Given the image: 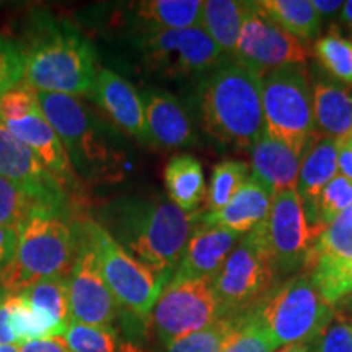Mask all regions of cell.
<instances>
[{
  "instance_id": "484cf974",
  "label": "cell",
  "mask_w": 352,
  "mask_h": 352,
  "mask_svg": "<svg viewBox=\"0 0 352 352\" xmlns=\"http://www.w3.org/2000/svg\"><path fill=\"white\" fill-rule=\"evenodd\" d=\"M250 2L208 0L202 2L201 28L209 34L223 57H232Z\"/></svg>"
},
{
  "instance_id": "ffe728a7",
  "label": "cell",
  "mask_w": 352,
  "mask_h": 352,
  "mask_svg": "<svg viewBox=\"0 0 352 352\" xmlns=\"http://www.w3.org/2000/svg\"><path fill=\"white\" fill-rule=\"evenodd\" d=\"M272 197L274 192L252 175L226 208L215 212H196V222L245 235L267 219Z\"/></svg>"
},
{
  "instance_id": "f35d334b",
  "label": "cell",
  "mask_w": 352,
  "mask_h": 352,
  "mask_svg": "<svg viewBox=\"0 0 352 352\" xmlns=\"http://www.w3.org/2000/svg\"><path fill=\"white\" fill-rule=\"evenodd\" d=\"M315 352H352V316L344 311H334Z\"/></svg>"
},
{
  "instance_id": "b9f144b4",
  "label": "cell",
  "mask_w": 352,
  "mask_h": 352,
  "mask_svg": "<svg viewBox=\"0 0 352 352\" xmlns=\"http://www.w3.org/2000/svg\"><path fill=\"white\" fill-rule=\"evenodd\" d=\"M20 352H70V349L63 336H56L23 342L20 346Z\"/></svg>"
},
{
  "instance_id": "8992f818",
  "label": "cell",
  "mask_w": 352,
  "mask_h": 352,
  "mask_svg": "<svg viewBox=\"0 0 352 352\" xmlns=\"http://www.w3.org/2000/svg\"><path fill=\"white\" fill-rule=\"evenodd\" d=\"M263 223L241 236L212 279L222 316H241L256 310L276 287L279 272Z\"/></svg>"
},
{
  "instance_id": "f907efd6",
  "label": "cell",
  "mask_w": 352,
  "mask_h": 352,
  "mask_svg": "<svg viewBox=\"0 0 352 352\" xmlns=\"http://www.w3.org/2000/svg\"><path fill=\"white\" fill-rule=\"evenodd\" d=\"M346 310H349L352 314V294L351 296H347V302H346Z\"/></svg>"
},
{
  "instance_id": "9a60e30c",
  "label": "cell",
  "mask_w": 352,
  "mask_h": 352,
  "mask_svg": "<svg viewBox=\"0 0 352 352\" xmlns=\"http://www.w3.org/2000/svg\"><path fill=\"white\" fill-rule=\"evenodd\" d=\"M0 176L23 189L34 201L51 208H70V197L32 148L0 121Z\"/></svg>"
},
{
  "instance_id": "f6af8a7d",
  "label": "cell",
  "mask_w": 352,
  "mask_h": 352,
  "mask_svg": "<svg viewBox=\"0 0 352 352\" xmlns=\"http://www.w3.org/2000/svg\"><path fill=\"white\" fill-rule=\"evenodd\" d=\"M344 2L341 0H331V2H327V0H314V7L316 8V12L320 13V16L323 15H333L334 12H340Z\"/></svg>"
},
{
  "instance_id": "6da1fadb",
  "label": "cell",
  "mask_w": 352,
  "mask_h": 352,
  "mask_svg": "<svg viewBox=\"0 0 352 352\" xmlns=\"http://www.w3.org/2000/svg\"><path fill=\"white\" fill-rule=\"evenodd\" d=\"M195 214L164 196H126L108 202L100 210L98 223L131 256L168 283L195 228Z\"/></svg>"
},
{
  "instance_id": "681fc988",
  "label": "cell",
  "mask_w": 352,
  "mask_h": 352,
  "mask_svg": "<svg viewBox=\"0 0 352 352\" xmlns=\"http://www.w3.org/2000/svg\"><path fill=\"white\" fill-rule=\"evenodd\" d=\"M0 352H20V347H16V346H2V347H0Z\"/></svg>"
},
{
  "instance_id": "7bdbcfd3",
  "label": "cell",
  "mask_w": 352,
  "mask_h": 352,
  "mask_svg": "<svg viewBox=\"0 0 352 352\" xmlns=\"http://www.w3.org/2000/svg\"><path fill=\"white\" fill-rule=\"evenodd\" d=\"M15 344H19V340L10 328V310L6 302L0 308V347Z\"/></svg>"
},
{
  "instance_id": "836d02e7",
  "label": "cell",
  "mask_w": 352,
  "mask_h": 352,
  "mask_svg": "<svg viewBox=\"0 0 352 352\" xmlns=\"http://www.w3.org/2000/svg\"><path fill=\"white\" fill-rule=\"evenodd\" d=\"M329 305L352 294V258L344 261H320L307 271Z\"/></svg>"
},
{
  "instance_id": "d6a6232c",
  "label": "cell",
  "mask_w": 352,
  "mask_h": 352,
  "mask_svg": "<svg viewBox=\"0 0 352 352\" xmlns=\"http://www.w3.org/2000/svg\"><path fill=\"white\" fill-rule=\"evenodd\" d=\"M250 179V166L241 160H223L214 166L208 188V209L204 212H215L230 202L239 189Z\"/></svg>"
},
{
  "instance_id": "e575fe53",
  "label": "cell",
  "mask_w": 352,
  "mask_h": 352,
  "mask_svg": "<svg viewBox=\"0 0 352 352\" xmlns=\"http://www.w3.org/2000/svg\"><path fill=\"white\" fill-rule=\"evenodd\" d=\"M70 352H116L118 340L114 328H98L70 321L64 333Z\"/></svg>"
},
{
  "instance_id": "8fae6325",
  "label": "cell",
  "mask_w": 352,
  "mask_h": 352,
  "mask_svg": "<svg viewBox=\"0 0 352 352\" xmlns=\"http://www.w3.org/2000/svg\"><path fill=\"white\" fill-rule=\"evenodd\" d=\"M219 316L212 279H170L153 307L152 323L166 346L206 328Z\"/></svg>"
},
{
  "instance_id": "c3c4849f",
  "label": "cell",
  "mask_w": 352,
  "mask_h": 352,
  "mask_svg": "<svg viewBox=\"0 0 352 352\" xmlns=\"http://www.w3.org/2000/svg\"><path fill=\"white\" fill-rule=\"evenodd\" d=\"M8 297H10V294H8L7 290L3 289V287H0V308H2L3 303L7 302V298H8Z\"/></svg>"
},
{
  "instance_id": "277c9868",
  "label": "cell",
  "mask_w": 352,
  "mask_h": 352,
  "mask_svg": "<svg viewBox=\"0 0 352 352\" xmlns=\"http://www.w3.org/2000/svg\"><path fill=\"white\" fill-rule=\"evenodd\" d=\"M76 252L72 209L38 204L19 230L15 256L0 272V287L15 296L36 280L69 276Z\"/></svg>"
},
{
  "instance_id": "7402d4cb",
  "label": "cell",
  "mask_w": 352,
  "mask_h": 352,
  "mask_svg": "<svg viewBox=\"0 0 352 352\" xmlns=\"http://www.w3.org/2000/svg\"><path fill=\"white\" fill-rule=\"evenodd\" d=\"M300 164L302 155L272 139L266 131L252 148L253 176L266 184L274 195L285 189H296Z\"/></svg>"
},
{
  "instance_id": "7dc6e473",
  "label": "cell",
  "mask_w": 352,
  "mask_h": 352,
  "mask_svg": "<svg viewBox=\"0 0 352 352\" xmlns=\"http://www.w3.org/2000/svg\"><path fill=\"white\" fill-rule=\"evenodd\" d=\"M277 352H308V346L307 344H290Z\"/></svg>"
},
{
  "instance_id": "7c38bea8",
  "label": "cell",
  "mask_w": 352,
  "mask_h": 352,
  "mask_svg": "<svg viewBox=\"0 0 352 352\" xmlns=\"http://www.w3.org/2000/svg\"><path fill=\"white\" fill-rule=\"evenodd\" d=\"M308 56L310 51L305 43L264 15L258 2H250L232 59L264 77L272 70L303 65Z\"/></svg>"
},
{
  "instance_id": "83f0119b",
  "label": "cell",
  "mask_w": 352,
  "mask_h": 352,
  "mask_svg": "<svg viewBox=\"0 0 352 352\" xmlns=\"http://www.w3.org/2000/svg\"><path fill=\"white\" fill-rule=\"evenodd\" d=\"M352 206V182L342 175H336L310 208H305L308 227L315 241L328 226Z\"/></svg>"
},
{
  "instance_id": "2e32d148",
  "label": "cell",
  "mask_w": 352,
  "mask_h": 352,
  "mask_svg": "<svg viewBox=\"0 0 352 352\" xmlns=\"http://www.w3.org/2000/svg\"><path fill=\"white\" fill-rule=\"evenodd\" d=\"M3 124L16 139L36 153L43 165L54 175L57 182L63 184L69 197H74V199L78 197L80 184H78L76 171L70 165L67 152H65L59 135L52 129L41 108L16 118V120L6 121Z\"/></svg>"
},
{
  "instance_id": "d6986e66",
  "label": "cell",
  "mask_w": 352,
  "mask_h": 352,
  "mask_svg": "<svg viewBox=\"0 0 352 352\" xmlns=\"http://www.w3.org/2000/svg\"><path fill=\"white\" fill-rule=\"evenodd\" d=\"M140 98L152 144L162 148H186L197 142L195 122L173 94L162 88H145Z\"/></svg>"
},
{
  "instance_id": "816d5d0a",
  "label": "cell",
  "mask_w": 352,
  "mask_h": 352,
  "mask_svg": "<svg viewBox=\"0 0 352 352\" xmlns=\"http://www.w3.org/2000/svg\"><path fill=\"white\" fill-rule=\"evenodd\" d=\"M347 142H351V144H352V139H349V140H347Z\"/></svg>"
},
{
  "instance_id": "4316f807",
  "label": "cell",
  "mask_w": 352,
  "mask_h": 352,
  "mask_svg": "<svg viewBox=\"0 0 352 352\" xmlns=\"http://www.w3.org/2000/svg\"><path fill=\"white\" fill-rule=\"evenodd\" d=\"M258 6L264 15L298 41H311L320 34L321 16L310 0H263Z\"/></svg>"
},
{
  "instance_id": "1f68e13d",
  "label": "cell",
  "mask_w": 352,
  "mask_h": 352,
  "mask_svg": "<svg viewBox=\"0 0 352 352\" xmlns=\"http://www.w3.org/2000/svg\"><path fill=\"white\" fill-rule=\"evenodd\" d=\"M245 316H219L199 331L166 344V352H222L241 327Z\"/></svg>"
},
{
  "instance_id": "3957f363",
  "label": "cell",
  "mask_w": 352,
  "mask_h": 352,
  "mask_svg": "<svg viewBox=\"0 0 352 352\" xmlns=\"http://www.w3.org/2000/svg\"><path fill=\"white\" fill-rule=\"evenodd\" d=\"M196 103L202 129L220 145L252 152L266 129L263 77L232 57L201 77Z\"/></svg>"
},
{
  "instance_id": "9c48e42d",
  "label": "cell",
  "mask_w": 352,
  "mask_h": 352,
  "mask_svg": "<svg viewBox=\"0 0 352 352\" xmlns=\"http://www.w3.org/2000/svg\"><path fill=\"white\" fill-rule=\"evenodd\" d=\"M83 226L96 250L104 283L118 305L147 318L166 285L165 277L131 256L96 220L83 219Z\"/></svg>"
},
{
  "instance_id": "52a82bcc",
  "label": "cell",
  "mask_w": 352,
  "mask_h": 352,
  "mask_svg": "<svg viewBox=\"0 0 352 352\" xmlns=\"http://www.w3.org/2000/svg\"><path fill=\"white\" fill-rule=\"evenodd\" d=\"M254 315L279 346L307 344L327 329L334 308L321 296L314 277L302 272L276 285Z\"/></svg>"
},
{
  "instance_id": "30bf717a",
  "label": "cell",
  "mask_w": 352,
  "mask_h": 352,
  "mask_svg": "<svg viewBox=\"0 0 352 352\" xmlns=\"http://www.w3.org/2000/svg\"><path fill=\"white\" fill-rule=\"evenodd\" d=\"M135 47L144 67L165 78L204 77L226 59L201 26L142 34Z\"/></svg>"
},
{
  "instance_id": "8d00e7d4",
  "label": "cell",
  "mask_w": 352,
  "mask_h": 352,
  "mask_svg": "<svg viewBox=\"0 0 352 352\" xmlns=\"http://www.w3.org/2000/svg\"><path fill=\"white\" fill-rule=\"evenodd\" d=\"M277 347L279 344L256 318L253 310L246 314L241 327L236 329L222 352H276Z\"/></svg>"
},
{
  "instance_id": "5b68a950",
  "label": "cell",
  "mask_w": 352,
  "mask_h": 352,
  "mask_svg": "<svg viewBox=\"0 0 352 352\" xmlns=\"http://www.w3.org/2000/svg\"><path fill=\"white\" fill-rule=\"evenodd\" d=\"M38 98L76 175L87 182H114L120 176L122 153L107 122L77 96L38 91Z\"/></svg>"
},
{
  "instance_id": "7a4b0ae2",
  "label": "cell",
  "mask_w": 352,
  "mask_h": 352,
  "mask_svg": "<svg viewBox=\"0 0 352 352\" xmlns=\"http://www.w3.org/2000/svg\"><path fill=\"white\" fill-rule=\"evenodd\" d=\"M16 44L23 60V80L38 91L90 95L98 76V56L76 25L36 13Z\"/></svg>"
},
{
  "instance_id": "60d3db41",
  "label": "cell",
  "mask_w": 352,
  "mask_h": 352,
  "mask_svg": "<svg viewBox=\"0 0 352 352\" xmlns=\"http://www.w3.org/2000/svg\"><path fill=\"white\" fill-rule=\"evenodd\" d=\"M19 243V230L0 226V272L10 264Z\"/></svg>"
},
{
  "instance_id": "d590c367",
  "label": "cell",
  "mask_w": 352,
  "mask_h": 352,
  "mask_svg": "<svg viewBox=\"0 0 352 352\" xmlns=\"http://www.w3.org/2000/svg\"><path fill=\"white\" fill-rule=\"evenodd\" d=\"M38 204L23 189L0 176V226L20 230Z\"/></svg>"
},
{
  "instance_id": "4fadbf2b",
  "label": "cell",
  "mask_w": 352,
  "mask_h": 352,
  "mask_svg": "<svg viewBox=\"0 0 352 352\" xmlns=\"http://www.w3.org/2000/svg\"><path fill=\"white\" fill-rule=\"evenodd\" d=\"M69 300L70 321L88 327L113 328L120 305L104 283L96 250L83 226V219H77V252L69 272Z\"/></svg>"
},
{
  "instance_id": "ab89813d",
  "label": "cell",
  "mask_w": 352,
  "mask_h": 352,
  "mask_svg": "<svg viewBox=\"0 0 352 352\" xmlns=\"http://www.w3.org/2000/svg\"><path fill=\"white\" fill-rule=\"evenodd\" d=\"M23 80V60L19 44L0 38V96Z\"/></svg>"
},
{
  "instance_id": "bcb514c9",
  "label": "cell",
  "mask_w": 352,
  "mask_h": 352,
  "mask_svg": "<svg viewBox=\"0 0 352 352\" xmlns=\"http://www.w3.org/2000/svg\"><path fill=\"white\" fill-rule=\"evenodd\" d=\"M340 21L346 26L347 30H349L352 34V0H349V2H344V6H342Z\"/></svg>"
},
{
  "instance_id": "4dcf8cb0",
  "label": "cell",
  "mask_w": 352,
  "mask_h": 352,
  "mask_svg": "<svg viewBox=\"0 0 352 352\" xmlns=\"http://www.w3.org/2000/svg\"><path fill=\"white\" fill-rule=\"evenodd\" d=\"M315 57L328 76L352 87V39L342 36L338 26H329L327 34L315 43Z\"/></svg>"
},
{
  "instance_id": "603a6c76",
  "label": "cell",
  "mask_w": 352,
  "mask_h": 352,
  "mask_svg": "<svg viewBox=\"0 0 352 352\" xmlns=\"http://www.w3.org/2000/svg\"><path fill=\"white\" fill-rule=\"evenodd\" d=\"M340 168V144L316 132L302 157L296 191L303 209L310 208Z\"/></svg>"
},
{
  "instance_id": "f1b7e54d",
  "label": "cell",
  "mask_w": 352,
  "mask_h": 352,
  "mask_svg": "<svg viewBox=\"0 0 352 352\" xmlns=\"http://www.w3.org/2000/svg\"><path fill=\"white\" fill-rule=\"evenodd\" d=\"M10 310V328L19 340V344L34 340H47V338L64 336L65 327L44 311L30 305L20 296H10L7 298Z\"/></svg>"
},
{
  "instance_id": "5bb4252c",
  "label": "cell",
  "mask_w": 352,
  "mask_h": 352,
  "mask_svg": "<svg viewBox=\"0 0 352 352\" xmlns=\"http://www.w3.org/2000/svg\"><path fill=\"white\" fill-rule=\"evenodd\" d=\"M264 232L279 274L303 270L315 236L308 227L305 210L296 189H285L272 197Z\"/></svg>"
},
{
  "instance_id": "d4e9b609",
  "label": "cell",
  "mask_w": 352,
  "mask_h": 352,
  "mask_svg": "<svg viewBox=\"0 0 352 352\" xmlns=\"http://www.w3.org/2000/svg\"><path fill=\"white\" fill-rule=\"evenodd\" d=\"M164 182L168 199L188 214H195L208 197L204 170L191 153H176L170 158L164 170Z\"/></svg>"
},
{
  "instance_id": "e0dca14e",
  "label": "cell",
  "mask_w": 352,
  "mask_h": 352,
  "mask_svg": "<svg viewBox=\"0 0 352 352\" xmlns=\"http://www.w3.org/2000/svg\"><path fill=\"white\" fill-rule=\"evenodd\" d=\"M90 96L118 129L139 142L152 144L142 98L124 77L109 69H100Z\"/></svg>"
},
{
  "instance_id": "ba28073f",
  "label": "cell",
  "mask_w": 352,
  "mask_h": 352,
  "mask_svg": "<svg viewBox=\"0 0 352 352\" xmlns=\"http://www.w3.org/2000/svg\"><path fill=\"white\" fill-rule=\"evenodd\" d=\"M263 113L264 131L303 157L316 134L314 90L303 65H289L263 77Z\"/></svg>"
},
{
  "instance_id": "f546056e",
  "label": "cell",
  "mask_w": 352,
  "mask_h": 352,
  "mask_svg": "<svg viewBox=\"0 0 352 352\" xmlns=\"http://www.w3.org/2000/svg\"><path fill=\"white\" fill-rule=\"evenodd\" d=\"M25 298L30 305L38 308L57 323L67 328L70 323V300H69V276L46 277L15 294Z\"/></svg>"
},
{
  "instance_id": "ee69618b",
  "label": "cell",
  "mask_w": 352,
  "mask_h": 352,
  "mask_svg": "<svg viewBox=\"0 0 352 352\" xmlns=\"http://www.w3.org/2000/svg\"><path fill=\"white\" fill-rule=\"evenodd\" d=\"M340 170L341 175L352 182V144H340Z\"/></svg>"
},
{
  "instance_id": "44dd1931",
  "label": "cell",
  "mask_w": 352,
  "mask_h": 352,
  "mask_svg": "<svg viewBox=\"0 0 352 352\" xmlns=\"http://www.w3.org/2000/svg\"><path fill=\"white\" fill-rule=\"evenodd\" d=\"M127 21L138 36L165 30H183L201 26L202 2L199 0H147L129 3Z\"/></svg>"
},
{
  "instance_id": "cb8c5ba5",
  "label": "cell",
  "mask_w": 352,
  "mask_h": 352,
  "mask_svg": "<svg viewBox=\"0 0 352 352\" xmlns=\"http://www.w3.org/2000/svg\"><path fill=\"white\" fill-rule=\"evenodd\" d=\"M314 118L316 132L344 144L352 139V91L329 80L314 85Z\"/></svg>"
},
{
  "instance_id": "ac0fdd59",
  "label": "cell",
  "mask_w": 352,
  "mask_h": 352,
  "mask_svg": "<svg viewBox=\"0 0 352 352\" xmlns=\"http://www.w3.org/2000/svg\"><path fill=\"white\" fill-rule=\"evenodd\" d=\"M241 236L227 228L196 222L170 279H214Z\"/></svg>"
},
{
  "instance_id": "74e56055",
  "label": "cell",
  "mask_w": 352,
  "mask_h": 352,
  "mask_svg": "<svg viewBox=\"0 0 352 352\" xmlns=\"http://www.w3.org/2000/svg\"><path fill=\"white\" fill-rule=\"evenodd\" d=\"M41 108L38 90L21 80L0 96V121L6 122Z\"/></svg>"
}]
</instances>
